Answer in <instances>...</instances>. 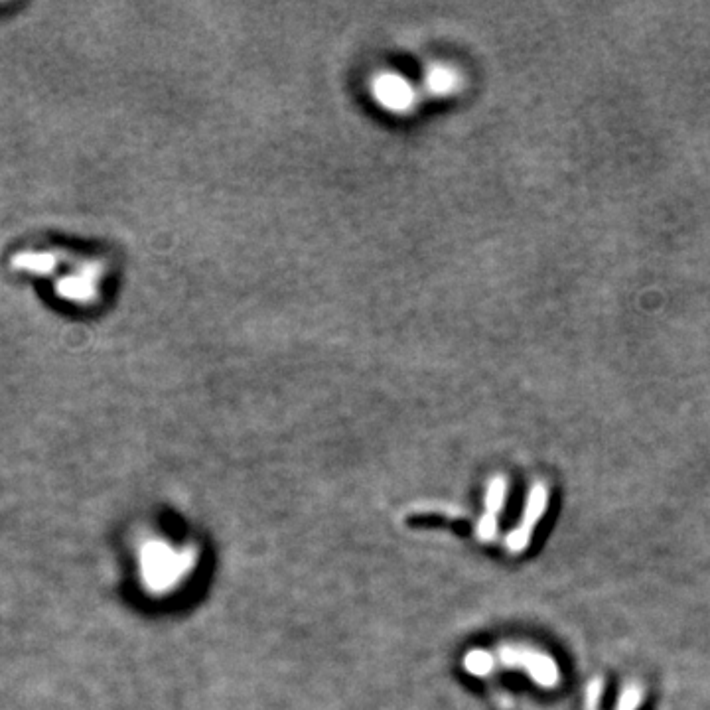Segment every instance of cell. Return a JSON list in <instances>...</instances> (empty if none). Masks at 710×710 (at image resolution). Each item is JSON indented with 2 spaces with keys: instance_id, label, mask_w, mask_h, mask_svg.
<instances>
[{
  "instance_id": "1",
  "label": "cell",
  "mask_w": 710,
  "mask_h": 710,
  "mask_svg": "<svg viewBox=\"0 0 710 710\" xmlns=\"http://www.w3.org/2000/svg\"><path fill=\"white\" fill-rule=\"evenodd\" d=\"M499 661L503 667L525 671L531 681L543 689H555L561 683L557 661L539 649L507 643L499 647Z\"/></svg>"
},
{
  "instance_id": "2",
  "label": "cell",
  "mask_w": 710,
  "mask_h": 710,
  "mask_svg": "<svg viewBox=\"0 0 710 710\" xmlns=\"http://www.w3.org/2000/svg\"><path fill=\"white\" fill-rule=\"evenodd\" d=\"M371 95L375 103L387 113L405 115L415 109L419 101L417 87L401 73L383 71L371 81Z\"/></svg>"
},
{
  "instance_id": "3",
  "label": "cell",
  "mask_w": 710,
  "mask_h": 710,
  "mask_svg": "<svg viewBox=\"0 0 710 710\" xmlns=\"http://www.w3.org/2000/svg\"><path fill=\"white\" fill-rule=\"evenodd\" d=\"M547 503H549L547 486L543 482H535L529 490V496L525 501V511H523L519 525L505 539V545L513 555H519L529 547V543L533 539V531L547 511Z\"/></svg>"
},
{
  "instance_id": "4",
  "label": "cell",
  "mask_w": 710,
  "mask_h": 710,
  "mask_svg": "<svg viewBox=\"0 0 710 710\" xmlns=\"http://www.w3.org/2000/svg\"><path fill=\"white\" fill-rule=\"evenodd\" d=\"M507 497V480L496 476L486 492V513L478 523V537L482 541H492L497 533V515L501 513Z\"/></svg>"
},
{
  "instance_id": "5",
  "label": "cell",
  "mask_w": 710,
  "mask_h": 710,
  "mask_svg": "<svg viewBox=\"0 0 710 710\" xmlns=\"http://www.w3.org/2000/svg\"><path fill=\"white\" fill-rule=\"evenodd\" d=\"M423 87L432 97H450L464 87V75L454 66L434 64L425 71Z\"/></svg>"
},
{
  "instance_id": "6",
  "label": "cell",
  "mask_w": 710,
  "mask_h": 710,
  "mask_svg": "<svg viewBox=\"0 0 710 710\" xmlns=\"http://www.w3.org/2000/svg\"><path fill=\"white\" fill-rule=\"evenodd\" d=\"M464 667L470 675H476V677H484L488 673H492L494 669V657L488 653V651H482V649H476V651H470L464 659Z\"/></svg>"
},
{
  "instance_id": "7",
  "label": "cell",
  "mask_w": 710,
  "mask_h": 710,
  "mask_svg": "<svg viewBox=\"0 0 710 710\" xmlns=\"http://www.w3.org/2000/svg\"><path fill=\"white\" fill-rule=\"evenodd\" d=\"M641 701H643V689L636 683H630L624 687L616 710H638Z\"/></svg>"
}]
</instances>
